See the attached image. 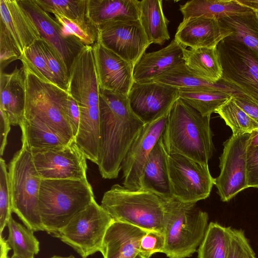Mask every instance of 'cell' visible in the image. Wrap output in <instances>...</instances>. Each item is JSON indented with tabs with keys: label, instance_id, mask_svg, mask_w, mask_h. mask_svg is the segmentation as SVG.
<instances>
[{
	"label": "cell",
	"instance_id": "obj_30",
	"mask_svg": "<svg viewBox=\"0 0 258 258\" xmlns=\"http://www.w3.org/2000/svg\"><path fill=\"white\" fill-rule=\"evenodd\" d=\"M19 126L22 131V137L26 139L31 149L58 148L72 142L64 139L37 120L24 118Z\"/></svg>",
	"mask_w": 258,
	"mask_h": 258
},
{
	"label": "cell",
	"instance_id": "obj_26",
	"mask_svg": "<svg viewBox=\"0 0 258 258\" xmlns=\"http://www.w3.org/2000/svg\"><path fill=\"white\" fill-rule=\"evenodd\" d=\"M162 0H142L139 3V20L150 43L162 45L169 40L168 20Z\"/></svg>",
	"mask_w": 258,
	"mask_h": 258
},
{
	"label": "cell",
	"instance_id": "obj_23",
	"mask_svg": "<svg viewBox=\"0 0 258 258\" xmlns=\"http://www.w3.org/2000/svg\"><path fill=\"white\" fill-rule=\"evenodd\" d=\"M1 19L22 52L35 40L41 39L35 26L18 0H0Z\"/></svg>",
	"mask_w": 258,
	"mask_h": 258
},
{
	"label": "cell",
	"instance_id": "obj_37",
	"mask_svg": "<svg viewBox=\"0 0 258 258\" xmlns=\"http://www.w3.org/2000/svg\"><path fill=\"white\" fill-rule=\"evenodd\" d=\"M38 41L54 83L67 91L70 73L63 59L55 49L46 41L41 38L38 39Z\"/></svg>",
	"mask_w": 258,
	"mask_h": 258
},
{
	"label": "cell",
	"instance_id": "obj_13",
	"mask_svg": "<svg viewBox=\"0 0 258 258\" xmlns=\"http://www.w3.org/2000/svg\"><path fill=\"white\" fill-rule=\"evenodd\" d=\"M98 28L102 43L134 67L150 45L139 19L111 21Z\"/></svg>",
	"mask_w": 258,
	"mask_h": 258
},
{
	"label": "cell",
	"instance_id": "obj_25",
	"mask_svg": "<svg viewBox=\"0 0 258 258\" xmlns=\"http://www.w3.org/2000/svg\"><path fill=\"white\" fill-rule=\"evenodd\" d=\"M183 19L203 17L221 19L254 12L236 0H191L179 6Z\"/></svg>",
	"mask_w": 258,
	"mask_h": 258
},
{
	"label": "cell",
	"instance_id": "obj_3",
	"mask_svg": "<svg viewBox=\"0 0 258 258\" xmlns=\"http://www.w3.org/2000/svg\"><path fill=\"white\" fill-rule=\"evenodd\" d=\"M94 200L92 188L87 179H42L38 207L44 231L56 237Z\"/></svg>",
	"mask_w": 258,
	"mask_h": 258
},
{
	"label": "cell",
	"instance_id": "obj_51",
	"mask_svg": "<svg viewBox=\"0 0 258 258\" xmlns=\"http://www.w3.org/2000/svg\"><path fill=\"white\" fill-rule=\"evenodd\" d=\"M11 258H20L19 257H18L17 256H16V255L14 254L11 257Z\"/></svg>",
	"mask_w": 258,
	"mask_h": 258
},
{
	"label": "cell",
	"instance_id": "obj_1",
	"mask_svg": "<svg viewBox=\"0 0 258 258\" xmlns=\"http://www.w3.org/2000/svg\"><path fill=\"white\" fill-rule=\"evenodd\" d=\"M145 124L133 111L127 95L100 88L97 165L103 178L118 177L126 154Z\"/></svg>",
	"mask_w": 258,
	"mask_h": 258
},
{
	"label": "cell",
	"instance_id": "obj_32",
	"mask_svg": "<svg viewBox=\"0 0 258 258\" xmlns=\"http://www.w3.org/2000/svg\"><path fill=\"white\" fill-rule=\"evenodd\" d=\"M153 81L164 83L178 88L183 87H207L234 92H238L228 84L221 81V80L217 83H212L204 80L188 68L184 62L158 76Z\"/></svg>",
	"mask_w": 258,
	"mask_h": 258
},
{
	"label": "cell",
	"instance_id": "obj_11",
	"mask_svg": "<svg viewBox=\"0 0 258 258\" xmlns=\"http://www.w3.org/2000/svg\"><path fill=\"white\" fill-rule=\"evenodd\" d=\"M250 133L232 136L223 144L220 157V173L215 186L223 202H228L248 188L246 174V151Z\"/></svg>",
	"mask_w": 258,
	"mask_h": 258
},
{
	"label": "cell",
	"instance_id": "obj_19",
	"mask_svg": "<svg viewBox=\"0 0 258 258\" xmlns=\"http://www.w3.org/2000/svg\"><path fill=\"white\" fill-rule=\"evenodd\" d=\"M186 48L174 38L167 46L159 50L144 53L134 66V82L153 81L160 75L184 62L183 51Z\"/></svg>",
	"mask_w": 258,
	"mask_h": 258
},
{
	"label": "cell",
	"instance_id": "obj_22",
	"mask_svg": "<svg viewBox=\"0 0 258 258\" xmlns=\"http://www.w3.org/2000/svg\"><path fill=\"white\" fill-rule=\"evenodd\" d=\"M168 156L161 136L147 159L142 177V189L150 191L162 199L172 197Z\"/></svg>",
	"mask_w": 258,
	"mask_h": 258
},
{
	"label": "cell",
	"instance_id": "obj_18",
	"mask_svg": "<svg viewBox=\"0 0 258 258\" xmlns=\"http://www.w3.org/2000/svg\"><path fill=\"white\" fill-rule=\"evenodd\" d=\"M231 31L219 20L203 17H190L179 24L174 39L190 48L217 46Z\"/></svg>",
	"mask_w": 258,
	"mask_h": 258
},
{
	"label": "cell",
	"instance_id": "obj_24",
	"mask_svg": "<svg viewBox=\"0 0 258 258\" xmlns=\"http://www.w3.org/2000/svg\"><path fill=\"white\" fill-rule=\"evenodd\" d=\"M138 0H87L86 16L96 26L120 20L139 19Z\"/></svg>",
	"mask_w": 258,
	"mask_h": 258
},
{
	"label": "cell",
	"instance_id": "obj_20",
	"mask_svg": "<svg viewBox=\"0 0 258 258\" xmlns=\"http://www.w3.org/2000/svg\"><path fill=\"white\" fill-rule=\"evenodd\" d=\"M148 231L113 220L106 232L100 252L103 258H135L140 253L142 237Z\"/></svg>",
	"mask_w": 258,
	"mask_h": 258
},
{
	"label": "cell",
	"instance_id": "obj_16",
	"mask_svg": "<svg viewBox=\"0 0 258 258\" xmlns=\"http://www.w3.org/2000/svg\"><path fill=\"white\" fill-rule=\"evenodd\" d=\"M127 96L133 111L145 123L167 112L179 98L178 88L155 81L134 82Z\"/></svg>",
	"mask_w": 258,
	"mask_h": 258
},
{
	"label": "cell",
	"instance_id": "obj_14",
	"mask_svg": "<svg viewBox=\"0 0 258 258\" xmlns=\"http://www.w3.org/2000/svg\"><path fill=\"white\" fill-rule=\"evenodd\" d=\"M18 2L35 26L41 38L58 53L70 72L75 58L85 45L77 37L69 34L35 0H18Z\"/></svg>",
	"mask_w": 258,
	"mask_h": 258
},
{
	"label": "cell",
	"instance_id": "obj_52",
	"mask_svg": "<svg viewBox=\"0 0 258 258\" xmlns=\"http://www.w3.org/2000/svg\"><path fill=\"white\" fill-rule=\"evenodd\" d=\"M256 13V15H257V16L258 17V13Z\"/></svg>",
	"mask_w": 258,
	"mask_h": 258
},
{
	"label": "cell",
	"instance_id": "obj_4",
	"mask_svg": "<svg viewBox=\"0 0 258 258\" xmlns=\"http://www.w3.org/2000/svg\"><path fill=\"white\" fill-rule=\"evenodd\" d=\"M162 199L165 245L163 253L168 258H186L198 249L209 224L207 212L196 203L171 197Z\"/></svg>",
	"mask_w": 258,
	"mask_h": 258
},
{
	"label": "cell",
	"instance_id": "obj_47",
	"mask_svg": "<svg viewBox=\"0 0 258 258\" xmlns=\"http://www.w3.org/2000/svg\"><path fill=\"white\" fill-rule=\"evenodd\" d=\"M241 5L258 13V0H236Z\"/></svg>",
	"mask_w": 258,
	"mask_h": 258
},
{
	"label": "cell",
	"instance_id": "obj_29",
	"mask_svg": "<svg viewBox=\"0 0 258 258\" xmlns=\"http://www.w3.org/2000/svg\"><path fill=\"white\" fill-rule=\"evenodd\" d=\"M219 21L231 31L227 39L243 44L258 56V17L256 13L224 18Z\"/></svg>",
	"mask_w": 258,
	"mask_h": 258
},
{
	"label": "cell",
	"instance_id": "obj_15",
	"mask_svg": "<svg viewBox=\"0 0 258 258\" xmlns=\"http://www.w3.org/2000/svg\"><path fill=\"white\" fill-rule=\"evenodd\" d=\"M169 111L146 123L131 145L121 165L125 187L133 190L142 189V177L145 163L163 134Z\"/></svg>",
	"mask_w": 258,
	"mask_h": 258
},
{
	"label": "cell",
	"instance_id": "obj_50",
	"mask_svg": "<svg viewBox=\"0 0 258 258\" xmlns=\"http://www.w3.org/2000/svg\"><path fill=\"white\" fill-rule=\"evenodd\" d=\"M135 258H145L144 256L142 255L140 253L138 254Z\"/></svg>",
	"mask_w": 258,
	"mask_h": 258
},
{
	"label": "cell",
	"instance_id": "obj_31",
	"mask_svg": "<svg viewBox=\"0 0 258 258\" xmlns=\"http://www.w3.org/2000/svg\"><path fill=\"white\" fill-rule=\"evenodd\" d=\"M231 233V227L210 222L198 248V258H228Z\"/></svg>",
	"mask_w": 258,
	"mask_h": 258
},
{
	"label": "cell",
	"instance_id": "obj_41",
	"mask_svg": "<svg viewBox=\"0 0 258 258\" xmlns=\"http://www.w3.org/2000/svg\"><path fill=\"white\" fill-rule=\"evenodd\" d=\"M228 258H256L242 230L232 228L231 241Z\"/></svg>",
	"mask_w": 258,
	"mask_h": 258
},
{
	"label": "cell",
	"instance_id": "obj_38",
	"mask_svg": "<svg viewBox=\"0 0 258 258\" xmlns=\"http://www.w3.org/2000/svg\"><path fill=\"white\" fill-rule=\"evenodd\" d=\"M20 60L41 80L54 83L38 39L23 50Z\"/></svg>",
	"mask_w": 258,
	"mask_h": 258
},
{
	"label": "cell",
	"instance_id": "obj_39",
	"mask_svg": "<svg viewBox=\"0 0 258 258\" xmlns=\"http://www.w3.org/2000/svg\"><path fill=\"white\" fill-rule=\"evenodd\" d=\"M9 172L5 161L0 159V233L2 235L12 213Z\"/></svg>",
	"mask_w": 258,
	"mask_h": 258
},
{
	"label": "cell",
	"instance_id": "obj_17",
	"mask_svg": "<svg viewBox=\"0 0 258 258\" xmlns=\"http://www.w3.org/2000/svg\"><path fill=\"white\" fill-rule=\"evenodd\" d=\"M92 47L100 88L127 95L134 82V67L106 48L99 37Z\"/></svg>",
	"mask_w": 258,
	"mask_h": 258
},
{
	"label": "cell",
	"instance_id": "obj_9",
	"mask_svg": "<svg viewBox=\"0 0 258 258\" xmlns=\"http://www.w3.org/2000/svg\"><path fill=\"white\" fill-rule=\"evenodd\" d=\"M223 76L220 80L258 103V56L227 38L217 45Z\"/></svg>",
	"mask_w": 258,
	"mask_h": 258
},
{
	"label": "cell",
	"instance_id": "obj_44",
	"mask_svg": "<svg viewBox=\"0 0 258 258\" xmlns=\"http://www.w3.org/2000/svg\"><path fill=\"white\" fill-rule=\"evenodd\" d=\"M232 96L236 104L258 124V103L239 92L234 93Z\"/></svg>",
	"mask_w": 258,
	"mask_h": 258
},
{
	"label": "cell",
	"instance_id": "obj_2",
	"mask_svg": "<svg viewBox=\"0 0 258 258\" xmlns=\"http://www.w3.org/2000/svg\"><path fill=\"white\" fill-rule=\"evenodd\" d=\"M210 118L178 98L168 112L162 135L168 154L208 164L214 150Z\"/></svg>",
	"mask_w": 258,
	"mask_h": 258
},
{
	"label": "cell",
	"instance_id": "obj_7",
	"mask_svg": "<svg viewBox=\"0 0 258 258\" xmlns=\"http://www.w3.org/2000/svg\"><path fill=\"white\" fill-rule=\"evenodd\" d=\"M25 76L24 118L45 124L64 138L75 141L66 117L70 95L56 84L39 78L22 64Z\"/></svg>",
	"mask_w": 258,
	"mask_h": 258
},
{
	"label": "cell",
	"instance_id": "obj_45",
	"mask_svg": "<svg viewBox=\"0 0 258 258\" xmlns=\"http://www.w3.org/2000/svg\"><path fill=\"white\" fill-rule=\"evenodd\" d=\"M0 154L2 156L7 144V137L11 124L7 114L0 110Z\"/></svg>",
	"mask_w": 258,
	"mask_h": 258
},
{
	"label": "cell",
	"instance_id": "obj_49",
	"mask_svg": "<svg viewBox=\"0 0 258 258\" xmlns=\"http://www.w3.org/2000/svg\"><path fill=\"white\" fill-rule=\"evenodd\" d=\"M50 258H76L73 255H71L69 256H58V255H54ZM84 258V257H82Z\"/></svg>",
	"mask_w": 258,
	"mask_h": 258
},
{
	"label": "cell",
	"instance_id": "obj_46",
	"mask_svg": "<svg viewBox=\"0 0 258 258\" xmlns=\"http://www.w3.org/2000/svg\"><path fill=\"white\" fill-rule=\"evenodd\" d=\"M0 245H1V256L0 258H9L8 253L11 249V247L9 244L7 240L0 236Z\"/></svg>",
	"mask_w": 258,
	"mask_h": 258
},
{
	"label": "cell",
	"instance_id": "obj_34",
	"mask_svg": "<svg viewBox=\"0 0 258 258\" xmlns=\"http://www.w3.org/2000/svg\"><path fill=\"white\" fill-rule=\"evenodd\" d=\"M225 121L234 136L258 130L257 123L234 102L231 96L215 111Z\"/></svg>",
	"mask_w": 258,
	"mask_h": 258
},
{
	"label": "cell",
	"instance_id": "obj_6",
	"mask_svg": "<svg viewBox=\"0 0 258 258\" xmlns=\"http://www.w3.org/2000/svg\"><path fill=\"white\" fill-rule=\"evenodd\" d=\"M100 205L114 221L164 233L162 199L150 191L115 184L104 194Z\"/></svg>",
	"mask_w": 258,
	"mask_h": 258
},
{
	"label": "cell",
	"instance_id": "obj_8",
	"mask_svg": "<svg viewBox=\"0 0 258 258\" xmlns=\"http://www.w3.org/2000/svg\"><path fill=\"white\" fill-rule=\"evenodd\" d=\"M113 221L94 200L76 215L56 237L86 258L100 251L106 232Z\"/></svg>",
	"mask_w": 258,
	"mask_h": 258
},
{
	"label": "cell",
	"instance_id": "obj_10",
	"mask_svg": "<svg viewBox=\"0 0 258 258\" xmlns=\"http://www.w3.org/2000/svg\"><path fill=\"white\" fill-rule=\"evenodd\" d=\"M168 167L173 197L184 203H196L210 196L216 178L211 175L208 164L171 154Z\"/></svg>",
	"mask_w": 258,
	"mask_h": 258
},
{
	"label": "cell",
	"instance_id": "obj_33",
	"mask_svg": "<svg viewBox=\"0 0 258 258\" xmlns=\"http://www.w3.org/2000/svg\"><path fill=\"white\" fill-rule=\"evenodd\" d=\"M9 234L7 239L14 254L20 258H34L39 251V242L34 231L10 218L7 223Z\"/></svg>",
	"mask_w": 258,
	"mask_h": 258
},
{
	"label": "cell",
	"instance_id": "obj_40",
	"mask_svg": "<svg viewBox=\"0 0 258 258\" xmlns=\"http://www.w3.org/2000/svg\"><path fill=\"white\" fill-rule=\"evenodd\" d=\"M22 52L4 23L0 21L1 72L12 61L21 59Z\"/></svg>",
	"mask_w": 258,
	"mask_h": 258
},
{
	"label": "cell",
	"instance_id": "obj_27",
	"mask_svg": "<svg viewBox=\"0 0 258 258\" xmlns=\"http://www.w3.org/2000/svg\"><path fill=\"white\" fill-rule=\"evenodd\" d=\"M183 58L186 67L204 80L217 83L221 79L223 68L217 46L186 48Z\"/></svg>",
	"mask_w": 258,
	"mask_h": 258
},
{
	"label": "cell",
	"instance_id": "obj_36",
	"mask_svg": "<svg viewBox=\"0 0 258 258\" xmlns=\"http://www.w3.org/2000/svg\"><path fill=\"white\" fill-rule=\"evenodd\" d=\"M55 19L71 35L77 37L85 45L93 46L97 41L98 27L87 17L82 20H72L58 14H54Z\"/></svg>",
	"mask_w": 258,
	"mask_h": 258
},
{
	"label": "cell",
	"instance_id": "obj_42",
	"mask_svg": "<svg viewBox=\"0 0 258 258\" xmlns=\"http://www.w3.org/2000/svg\"><path fill=\"white\" fill-rule=\"evenodd\" d=\"M165 245V237L163 233L149 231L141 239L139 253L145 258H150L155 253H163Z\"/></svg>",
	"mask_w": 258,
	"mask_h": 258
},
{
	"label": "cell",
	"instance_id": "obj_12",
	"mask_svg": "<svg viewBox=\"0 0 258 258\" xmlns=\"http://www.w3.org/2000/svg\"><path fill=\"white\" fill-rule=\"evenodd\" d=\"M31 149L41 179H87V159L75 141L58 148Z\"/></svg>",
	"mask_w": 258,
	"mask_h": 258
},
{
	"label": "cell",
	"instance_id": "obj_43",
	"mask_svg": "<svg viewBox=\"0 0 258 258\" xmlns=\"http://www.w3.org/2000/svg\"><path fill=\"white\" fill-rule=\"evenodd\" d=\"M246 174L248 187L258 188V146L247 147Z\"/></svg>",
	"mask_w": 258,
	"mask_h": 258
},
{
	"label": "cell",
	"instance_id": "obj_28",
	"mask_svg": "<svg viewBox=\"0 0 258 258\" xmlns=\"http://www.w3.org/2000/svg\"><path fill=\"white\" fill-rule=\"evenodd\" d=\"M179 97L205 116L212 113L228 100L234 92L213 88H178Z\"/></svg>",
	"mask_w": 258,
	"mask_h": 258
},
{
	"label": "cell",
	"instance_id": "obj_35",
	"mask_svg": "<svg viewBox=\"0 0 258 258\" xmlns=\"http://www.w3.org/2000/svg\"><path fill=\"white\" fill-rule=\"evenodd\" d=\"M36 3L47 13L58 14L72 20L87 18V0H35Z\"/></svg>",
	"mask_w": 258,
	"mask_h": 258
},
{
	"label": "cell",
	"instance_id": "obj_21",
	"mask_svg": "<svg viewBox=\"0 0 258 258\" xmlns=\"http://www.w3.org/2000/svg\"><path fill=\"white\" fill-rule=\"evenodd\" d=\"M0 110L12 125H19L24 118L25 76L24 69L16 66L10 73L1 72Z\"/></svg>",
	"mask_w": 258,
	"mask_h": 258
},
{
	"label": "cell",
	"instance_id": "obj_5",
	"mask_svg": "<svg viewBox=\"0 0 258 258\" xmlns=\"http://www.w3.org/2000/svg\"><path fill=\"white\" fill-rule=\"evenodd\" d=\"M21 149L9 165L12 212L34 232L44 231L38 207L42 179L34 164L31 149L23 137Z\"/></svg>",
	"mask_w": 258,
	"mask_h": 258
},
{
	"label": "cell",
	"instance_id": "obj_48",
	"mask_svg": "<svg viewBox=\"0 0 258 258\" xmlns=\"http://www.w3.org/2000/svg\"><path fill=\"white\" fill-rule=\"evenodd\" d=\"M249 145L254 147L258 146V130L250 133Z\"/></svg>",
	"mask_w": 258,
	"mask_h": 258
}]
</instances>
